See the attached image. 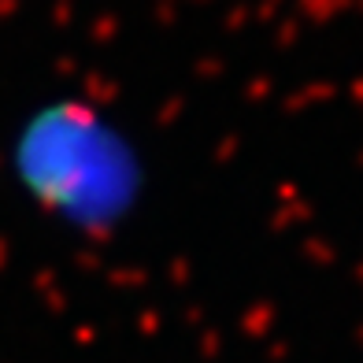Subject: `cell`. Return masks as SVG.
<instances>
[{
	"mask_svg": "<svg viewBox=\"0 0 363 363\" xmlns=\"http://www.w3.org/2000/svg\"><path fill=\"white\" fill-rule=\"evenodd\" d=\"M38 167L45 178L48 201L67 204L71 211L108 208L115 193V152H108V134L101 123L78 119V123H52L41 134Z\"/></svg>",
	"mask_w": 363,
	"mask_h": 363,
	"instance_id": "6da1fadb",
	"label": "cell"
}]
</instances>
